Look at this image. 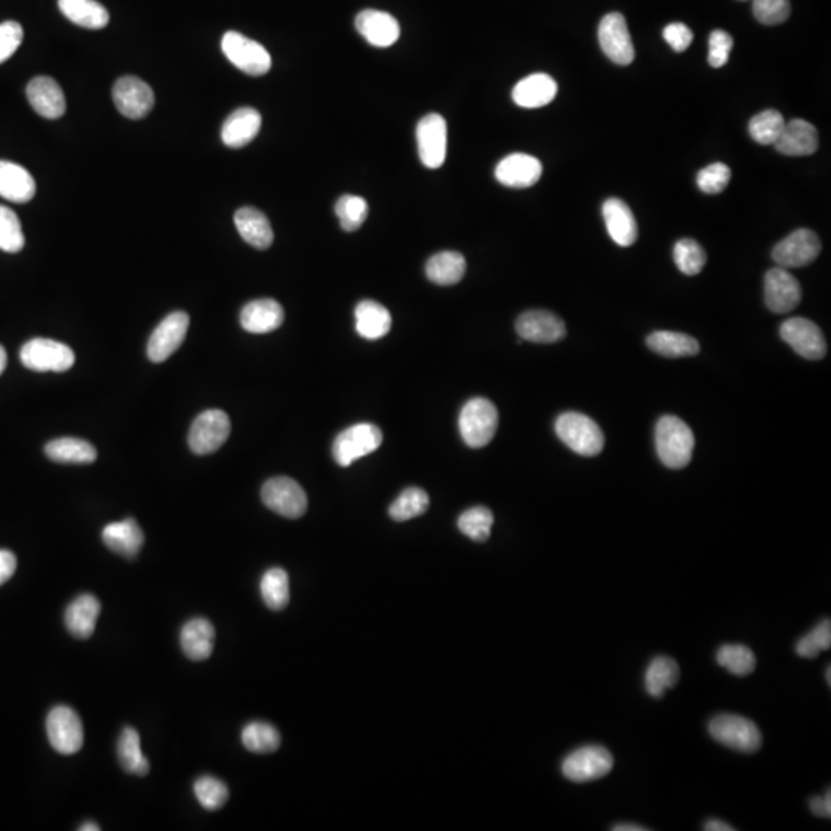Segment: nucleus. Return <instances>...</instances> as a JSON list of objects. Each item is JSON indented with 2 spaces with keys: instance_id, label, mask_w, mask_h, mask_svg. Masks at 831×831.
I'll list each match as a JSON object with an SVG mask.
<instances>
[{
  "instance_id": "6",
  "label": "nucleus",
  "mask_w": 831,
  "mask_h": 831,
  "mask_svg": "<svg viewBox=\"0 0 831 831\" xmlns=\"http://www.w3.org/2000/svg\"><path fill=\"white\" fill-rule=\"evenodd\" d=\"M615 759L610 751L601 745H587L578 748L565 758L562 773L568 781L576 784L604 778L613 770Z\"/></svg>"
},
{
  "instance_id": "44",
  "label": "nucleus",
  "mask_w": 831,
  "mask_h": 831,
  "mask_svg": "<svg viewBox=\"0 0 831 831\" xmlns=\"http://www.w3.org/2000/svg\"><path fill=\"white\" fill-rule=\"evenodd\" d=\"M430 507V498L422 488L411 487L402 491L399 498L391 504L390 516L394 521L404 522L418 518Z\"/></svg>"
},
{
  "instance_id": "7",
  "label": "nucleus",
  "mask_w": 831,
  "mask_h": 831,
  "mask_svg": "<svg viewBox=\"0 0 831 831\" xmlns=\"http://www.w3.org/2000/svg\"><path fill=\"white\" fill-rule=\"evenodd\" d=\"M381 428L373 424H356L342 431L334 439L333 458L341 467H350L353 462L365 458L382 445Z\"/></svg>"
},
{
  "instance_id": "13",
  "label": "nucleus",
  "mask_w": 831,
  "mask_h": 831,
  "mask_svg": "<svg viewBox=\"0 0 831 831\" xmlns=\"http://www.w3.org/2000/svg\"><path fill=\"white\" fill-rule=\"evenodd\" d=\"M599 45L611 62L621 67L633 64L635 47L631 42L627 22L621 13H610L602 19L598 30Z\"/></svg>"
},
{
  "instance_id": "47",
  "label": "nucleus",
  "mask_w": 831,
  "mask_h": 831,
  "mask_svg": "<svg viewBox=\"0 0 831 831\" xmlns=\"http://www.w3.org/2000/svg\"><path fill=\"white\" fill-rule=\"evenodd\" d=\"M676 265L687 276H696L707 264V254L695 239H681L673 250Z\"/></svg>"
},
{
  "instance_id": "23",
  "label": "nucleus",
  "mask_w": 831,
  "mask_h": 831,
  "mask_svg": "<svg viewBox=\"0 0 831 831\" xmlns=\"http://www.w3.org/2000/svg\"><path fill=\"white\" fill-rule=\"evenodd\" d=\"M608 234L619 247H631L638 241V224L635 214L624 201L618 197L607 199L602 205Z\"/></svg>"
},
{
  "instance_id": "19",
  "label": "nucleus",
  "mask_w": 831,
  "mask_h": 831,
  "mask_svg": "<svg viewBox=\"0 0 831 831\" xmlns=\"http://www.w3.org/2000/svg\"><path fill=\"white\" fill-rule=\"evenodd\" d=\"M516 331L524 341L534 344H554L567 334L564 321L545 310H531L521 314L516 321Z\"/></svg>"
},
{
  "instance_id": "62",
  "label": "nucleus",
  "mask_w": 831,
  "mask_h": 831,
  "mask_svg": "<svg viewBox=\"0 0 831 831\" xmlns=\"http://www.w3.org/2000/svg\"><path fill=\"white\" fill-rule=\"evenodd\" d=\"M830 676H831V667H828L827 668V682H828V684H831Z\"/></svg>"
},
{
  "instance_id": "49",
  "label": "nucleus",
  "mask_w": 831,
  "mask_h": 831,
  "mask_svg": "<svg viewBox=\"0 0 831 831\" xmlns=\"http://www.w3.org/2000/svg\"><path fill=\"white\" fill-rule=\"evenodd\" d=\"M194 795L205 810L216 811L224 807L230 791L227 785L213 776H202L194 782Z\"/></svg>"
},
{
  "instance_id": "8",
  "label": "nucleus",
  "mask_w": 831,
  "mask_h": 831,
  "mask_svg": "<svg viewBox=\"0 0 831 831\" xmlns=\"http://www.w3.org/2000/svg\"><path fill=\"white\" fill-rule=\"evenodd\" d=\"M21 361L28 370L54 371L64 373L70 370L76 362L74 351L62 342L53 339H31L22 347Z\"/></svg>"
},
{
  "instance_id": "21",
  "label": "nucleus",
  "mask_w": 831,
  "mask_h": 831,
  "mask_svg": "<svg viewBox=\"0 0 831 831\" xmlns=\"http://www.w3.org/2000/svg\"><path fill=\"white\" fill-rule=\"evenodd\" d=\"M31 107L45 119H59L67 111V101L61 85L47 76L34 77L27 87Z\"/></svg>"
},
{
  "instance_id": "9",
  "label": "nucleus",
  "mask_w": 831,
  "mask_h": 831,
  "mask_svg": "<svg viewBox=\"0 0 831 831\" xmlns=\"http://www.w3.org/2000/svg\"><path fill=\"white\" fill-rule=\"evenodd\" d=\"M231 422L222 410H207L197 416L188 433V445L199 456L216 453L230 438Z\"/></svg>"
},
{
  "instance_id": "52",
  "label": "nucleus",
  "mask_w": 831,
  "mask_h": 831,
  "mask_svg": "<svg viewBox=\"0 0 831 831\" xmlns=\"http://www.w3.org/2000/svg\"><path fill=\"white\" fill-rule=\"evenodd\" d=\"M753 13L761 24H784L790 17V0H753Z\"/></svg>"
},
{
  "instance_id": "37",
  "label": "nucleus",
  "mask_w": 831,
  "mask_h": 831,
  "mask_svg": "<svg viewBox=\"0 0 831 831\" xmlns=\"http://www.w3.org/2000/svg\"><path fill=\"white\" fill-rule=\"evenodd\" d=\"M647 345L665 358H688L696 356L701 350L695 338L676 331H656L648 336Z\"/></svg>"
},
{
  "instance_id": "27",
  "label": "nucleus",
  "mask_w": 831,
  "mask_h": 831,
  "mask_svg": "<svg viewBox=\"0 0 831 831\" xmlns=\"http://www.w3.org/2000/svg\"><path fill=\"white\" fill-rule=\"evenodd\" d=\"M556 94L558 84L553 77L545 73H534L516 84L511 97L518 107L541 108L553 102Z\"/></svg>"
},
{
  "instance_id": "48",
  "label": "nucleus",
  "mask_w": 831,
  "mask_h": 831,
  "mask_svg": "<svg viewBox=\"0 0 831 831\" xmlns=\"http://www.w3.org/2000/svg\"><path fill=\"white\" fill-rule=\"evenodd\" d=\"M25 247V236L19 217L10 208L0 205V250L19 253Z\"/></svg>"
},
{
  "instance_id": "22",
  "label": "nucleus",
  "mask_w": 831,
  "mask_h": 831,
  "mask_svg": "<svg viewBox=\"0 0 831 831\" xmlns=\"http://www.w3.org/2000/svg\"><path fill=\"white\" fill-rule=\"evenodd\" d=\"M356 28L368 44L378 48L391 47L401 36L399 22L385 11H361L356 17Z\"/></svg>"
},
{
  "instance_id": "4",
  "label": "nucleus",
  "mask_w": 831,
  "mask_h": 831,
  "mask_svg": "<svg viewBox=\"0 0 831 831\" xmlns=\"http://www.w3.org/2000/svg\"><path fill=\"white\" fill-rule=\"evenodd\" d=\"M708 731L716 742L741 753H756L762 745L758 725L744 716H715L708 724Z\"/></svg>"
},
{
  "instance_id": "55",
  "label": "nucleus",
  "mask_w": 831,
  "mask_h": 831,
  "mask_svg": "<svg viewBox=\"0 0 831 831\" xmlns=\"http://www.w3.org/2000/svg\"><path fill=\"white\" fill-rule=\"evenodd\" d=\"M664 39L676 53H684L693 42V31L681 22H673L664 28Z\"/></svg>"
},
{
  "instance_id": "46",
  "label": "nucleus",
  "mask_w": 831,
  "mask_h": 831,
  "mask_svg": "<svg viewBox=\"0 0 831 831\" xmlns=\"http://www.w3.org/2000/svg\"><path fill=\"white\" fill-rule=\"evenodd\" d=\"M334 211L341 222V227L351 233V231L359 230L367 221L368 204L364 197L345 194L339 197Z\"/></svg>"
},
{
  "instance_id": "28",
  "label": "nucleus",
  "mask_w": 831,
  "mask_h": 831,
  "mask_svg": "<svg viewBox=\"0 0 831 831\" xmlns=\"http://www.w3.org/2000/svg\"><path fill=\"white\" fill-rule=\"evenodd\" d=\"M102 541L114 553L133 559L144 547L145 536L139 524L133 518H127L108 524L102 530Z\"/></svg>"
},
{
  "instance_id": "58",
  "label": "nucleus",
  "mask_w": 831,
  "mask_h": 831,
  "mask_svg": "<svg viewBox=\"0 0 831 831\" xmlns=\"http://www.w3.org/2000/svg\"><path fill=\"white\" fill-rule=\"evenodd\" d=\"M704 830L707 831H733L735 828L728 825L727 822L718 821V819H710L705 822Z\"/></svg>"
},
{
  "instance_id": "35",
  "label": "nucleus",
  "mask_w": 831,
  "mask_h": 831,
  "mask_svg": "<svg viewBox=\"0 0 831 831\" xmlns=\"http://www.w3.org/2000/svg\"><path fill=\"white\" fill-rule=\"evenodd\" d=\"M467 271L465 257L458 251H442L430 257L425 267L428 279L433 284L450 287L459 284Z\"/></svg>"
},
{
  "instance_id": "41",
  "label": "nucleus",
  "mask_w": 831,
  "mask_h": 831,
  "mask_svg": "<svg viewBox=\"0 0 831 831\" xmlns=\"http://www.w3.org/2000/svg\"><path fill=\"white\" fill-rule=\"evenodd\" d=\"M242 744L251 753L265 755L281 747V735L267 722H250L242 730Z\"/></svg>"
},
{
  "instance_id": "31",
  "label": "nucleus",
  "mask_w": 831,
  "mask_h": 831,
  "mask_svg": "<svg viewBox=\"0 0 831 831\" xmlns=\"http://www.w3.org/2000/svg\"><path fill=\"white\" fill-rule=\"evenodd\" d=\"M36 194V182L22 165L0 161V196L14 204H27Z\"/></svg>"
},
{
  "instance_id": "12",
  "label": "nucleus",
  "mask_w": 831,
  "mask_h": 831,
  "mask_svg": "<svg viewBox=\"0 0 831 831\" xmlns=\"http://www.w3.org/2000/svg\"><path fill=\"white\" fill-rule=\"evenodd\" d=\"M821 241H819L818 234L815 231L801 228L791 233L790 236L785 237L784 241L779 242L773 248V261L778 264V267L785 268H802L810 265L811 262L816 261V257L821 253Z\"/></svg>"
},
{
  "instance_id": "14",
  "label": "nucleus",
  "mask_w": 831,
  "mask_h": 831,
  "mask_svg": "<svg viewBox=\"0 0 831 831\" xmlns=\"http://www.w3.org/2000/svg\"><path fill=\"white\" fill-rule=\"evenodd\" d=\"M113 101L122 116L137 121L153 110L156 96L147 82L139 77L125 76L114 84Z\"/></svg>"
},
{
  "instance_id": "5",
  "label": "nucleus",
  "mask_w": 831,
  "mask_h": 831,
  "mask_svg": "<svg viewBox=\"0 0 831 831\" xmlns=\"http://www.w3.org/2000/svg\"><path fill=\"white\" fill-rule=\"evenodd\" d=\"M222 51L228 61L248 76H264L271 70V56L264 45L237 31H227L222 37Z\"/></svg>"
},
{
  "instance_id": "15",
  "label": "nucleus",
  "mask_w": 831,
  "mask_h": 831,
  "mask_svg": "<svg viewBox=\"0 0 831 831\" xmlns=\"http://www.w3.org/2000/svg\"><path fill=\"white\" fill-rule=\"evenodd\" d=\"M190 327V316L184 311H174L157 325L148 341V359L156 364L167 361L174 351L179 350Z\"/></svg>"
},
{
  "instance_id": "42",
  "label": "nucleus",
  "mask_w": 831,
  "mask_h": 831,
  "mask_svg": "<svg viewBox=\"0 0 831 831\" xmlns=\"http://www.w3.org/2000/svg\"><path fill=\"white\" fill-rule=\"evenodd\" d=\"M716 661L725 670L730 671L731 675L739 676V678L751 675L756 668L755 653L745 645H722L716 655Z\"/></svg>"
},
{
  "instance_id": "25",
  "label": "nucleus",
  "mask_w": 831,
  "mask_h": 831,
  "mask_svg": "<svg viewBox=\"0 0 831 831\" xmlns=\"http://www.w3.org/2000/svg\"><path fill=\"white\" fill-rule=\"evenodd\" d=\"M262 127V116L251 107L237 108L222 125L221 137L227 147L242 148L253 142Z\"/></svg>"
},
{
  "instance_id": "18",
  "label": "nucleus",
  "mask_w": 831,
  "mask_h": 831,
  "mask_svg": "<svg viewBox=\"0 0 831 831\" xmlns=\"http://www.w3.org/2000/svg\"><path fill=\"white\" fill-rule=\"evenodd\" d=\"M802 301V288L793 274L782 267L771 268L765 276V302L773 313L795 310Z\"/></svg>"
},
{
  "instance_id": "24",
  "label": "nucleus",
  "mask_w": 831,
  "mask_h": 831,
  "mask_svg": "<svg viewBox=\"0 0 831 831\" xmlns=\"http://www.w3.org/2000/svg\"><path fill=\"white\" fill-rule=\"evenodd\" d=\"M776 150L785 156L801 157L816 153L819 148V134L815 125L804 119H793L785 124L775 144Z\"/></svg>"
},
{
  "instance_id": "26",
  "label": "nucleus",
  "mask_w": 831,
  "mask_h": 831,
  "mask_svg": "<svg viewBox=\"0 0 831 831\" xmlns=\"http://www.w3.org/2000/svg\"><path fill=\"white\" fill-rule=\"evenodd\" d=\"M284 308L274 299L248 302L241 311V325L253 334L271 333L284 324Z\"/></svg>"
},
{
  "instance_id": "10",
  "label": "nucleus",
  "mask_w": 831,
  "mask_h": 831,
  "mask_svg": "<svg viewBox=\"0 0 831 831\" xmlns=\"http://www.w3.org/2000/svg\"><path fill=\"white\" fill-rule=\"evenodd\" d=\"M47 733L51 747L61 755H74L84 745V727L73 708L57 705L47 718Z\"/></svg>"
},
{
  "instance_id": "43",
  "label": "nucleus",
  "mask_w": 831,
  "mask_h": 831,
  "mask_svg": "<svg viewBox=\"0 0 831 831\" xmlns=\"http://www.w3.org/2000/svg\"><path fill=\"white\" fill-rule=\"evenodd\" d=\"M784 116L776 110H765L751 117L748 131L759 145H775L784 130Z\"/></svg>"
},
{
  "instance_id": "2",
  "label": "nucleus",
  "mask_w": 831,
  "mask_h": 831,
  "mask_svg": "<svg viewBox=\"0 0 831 831\" xmlns=\"http://www.w3.org/2000/svg\"><path fill=\"white\" fill-rule=\"evenodd\" d=\"M556 434L568 448L581 456H598L604 450L605 438L601 427L582 413H564L556 421Z\"/></svg>"
},
{
  "instance_id": "36",
  "label": "nucleus",
  "mask_w": 831,
  "mask_h": 831,
  "mask_svg": "<svg viewBox=\"0 0 831 831\" xmlns=\"http://www.w3.org/2000/svg\"><path fill=\"white\" fill-rule=\"evenodd\" d=\"M45 454L59 464H93L97 451L90 442L77 438H59L48 442Z\"/></svg>"
},
{
  "instance_id": "39",
  "label": "nucleus",
  "mask_w": 831,
  "mask_h": 831,
  "mask_svg": "<svg viewBox=\"0 0 831 831\" xmlns=\"http://www.w3.org/2000/svg\"><path fill=\"white\" fill-rule=\"evenodd\" d=\"M117 758L122 768L131 775L147 776L150 771V762L142 753L141 736L133 727H125L122 731L117 742Z\"/></svg>"
},
{
  "instance_id": "30",
  "label": "nucleus",
  "mask_w": 831,
  "mask_h": 831,
  "mask_svg": "<svg viewBox=\"0 0 831 831\" xmlns=\"http://www.w3.org/2000/svg\"><path fill=\"white\" fill-rule=\"evenodd\" d=\"M234 224L247 244L257 250H268L273 244L274 233L268 217L253 207H244L234 214Z\"/></svg>"
},
{
  "instance_id": "3",
  "label": "nucleus",
  "mask_w": 831,
  "mask_h": 831,
  "mask_svg": "<svg viewBox=\"0 0 831 831\" xmlns=\"http://www.w3.org/2000/svg\"><path fill=\"white\" fill-rule=\"evenodd\" d=\"M498 408L484 398H474L462 407L459 414V431L470 448H482L493 441L498 430Z\"/></svg>"
},
{
  "instance_id": "60",
  "label": "nucleus",
  "mask_w": 831,
  "mask_h": 831,
  "mask_svg": "<svg viewBox=\"0 0 831 831\" xmlns=\"http://www.w3.org/2000/svg\"><path fill=\"white\" fill-rule=\"evenodd\" d=\"M7 362V351H5V348L0 345V374L4 373L5 368H7Z\"/></svg>"
},
{
  "instance_id": "51",
  "label": "nucleus",
  "mask_w": 831,
  "mask_h": 831,
  "mask_svg": "<svg viewBox=\"0 0 831 831\" xmlns=\"http://www.w3.org/2000/svg\"><path fill=\"white\" fill-rule=\"evenodd\" d=\"M731 179L730 168L721 162L702 168L696 177L698 187L707 194H719L728 187Z\"/></svg>"
},
{
  "instance_id": "61",
  "label": "nucleus",
  "mask_w": 831,
  "mask_h": 831,
  "mask_svg": "<svg viewBox=\"0 0 831 831\" xmlns=\"http://www.w3.org/2000/svg\"><path fill=\"white\" fill-rule=\"evenodd\" d=\"M79 830H82V831H97V830H101V828L97 827V825L94 824V822H87V824L81 825V827H79Z\"/></svg>"
},
{
  "instance_id": "34",
  "label": "nucleus",
  "mask_w": 831,
  "mask_h": 831,
  "mask_svg": "<svg viewBox=\"0 0 831 831\" xmlns=\"http://www.w3.org/2000/svg\"><path fill=\"white\" fill-rule=\"evenodd\" d=\"M59 10L68 21L88 30H102L110 22V14L97 0H59Z\"/></svg>"
},
{
  "instance_id": "57",
  "label": "nucleus",
  "mask_w": 831,
  "mask_h": 831,
  "mask_svg": "<svg viewBox=\"0 0 831 831\" xmlns=\"http://www.w3.org/2000/svg\"><path fill=\"white\" fill-rule=\"evenodd\" d=\"M810 810L813 811V815L819 816V818H831V791L827 790V793L822 796H816V798L810 799Z\"/></svg>"
},
{
  "instance_id": "54",
  "label": "nucleus",
  "mask_w": 831,
  "mask_h": 831,
  "mask_svg": "<svg viewBox=\"0 0 831 831\" xmlns=\"http://www.w3.org/2000/svg\"><path fill=\"white\" fill-rule=\"evenodd\" d=\"M24 41L22 25L14 21L0 24V65L7 62Z\"/></svg>"
},
{
  "instance_id": "16",
  "label": "nucleus",
  "mask_w": 831,
  "mask_h": 831,
  "mask_svg": "<svg viewBox=\"0 0 831 831\" xmlns=\"http://www.w3.org/2000/svg\"><path fill=\"white\" fill-rule=\"evenodd\" d=\"M447 122L441 114L431 113L422 117L416 130L419 157L431 170L441 168L447 157Z\"/></svg>"
},
{
  "instance_id": "38",
  "label": "nucleus",
  "mask_w": 831,
  "mask_h": 831,
  "mask_svg": "<svg viewBox=\"0 0 831 831\" xmlns=\"http://www.w3.org/2000/svg\"><path fill=\"white\" fill-rule=\"evenodd\" d=\"M679 676H681V671L675 659L658 656L650 662L645 671V690L653 698H662L665 691L678 684Z\"/></svg>"
},
{
  "instance_id": "50",
  "label": "nucleus",
  "mask_w": 831,
  "mask_h": 831,
  "mask_svg": "<svg viewBox=\"0 0 831 831\" xmlns=\"http://www.w3.org/2000/svg\"><path fill=\"white\" fill-rule=\"evenodd\" d=\"M831 647V621L824 619L819 622L813 630L799 639L796 644V653L804 659L818 658L821 651L830 650Z\"/></svg>"
},
{
  "instance_id": "20",
  "label": "nucleus",
  "mask_w": 831,
  "mask_h": 831,
  "mask_svg": "<svg viewBox=\"0 0 831 831\" xmlns=\"http://www.w3.org/2000/svg\"><path fill=\"white\" fill-rule=\"evenodd\" d=\"M499 184L508 188H530L538 184L542 176V164L538 157L525 153H513L504 157L494 170Z\"/></svg>"
},
{
  "instance_id": "32",
  "label": "nucleus",
  "mask_w": 831,
  "mask_h": 831,
  "mask_svg": "<svg viewBox=\"0 0 831 831\" xmlns=\"http://www.w3.org/2000/svg\"><path fill=\"white\" fill-rule=\"evenodd\" d=\"M214 639H216V631L207 619L194 618L182 627V650L191 661H205L210 658L213 653Z\"/></svg>"
},
{
  "instance_id": "40",
  "label": "nucleus",
  "mask_w": 831,
  "mask_h": 831,
  "mask_svg": "<svg viewBox=\"0 0 831 831\" xmlns=\"http://www.w3.org/2000/svg\"><path fill=\"white\" fill-rule=\"evenodd\" d=\"M261 595L271 610H284L290 602V579L284 568H270L262 576Z\"/></svg>"
},
{
  "instance_id": "53",
  "label": "nucleus",
  "mask_w": 831,
  "mask_h": 831,
  "mask_svg": "<svg viewBox=\"0 0 831 831\" xmlns=\"http://www.w3.org/2000/svg\"><path fill=\"white\" fill-rule=\"evenodd\" d=\"M733 50V37L722 30H715L708 39V64L713 68H722L727 65L730 53Z\"/></svg>"
},
{
  "instance_id": "17",
  "label": "nucleus",
  "mask_w": 831,
  "mask_h": 831,
  "mask_svg": "<svg viewBox=\"0 0 831 831\" xmlns=\"http://www.w3.org/2000/svg\"><path fill=\"white\" fill-rule=\"evenodd\" d=\"M781 336L799 356L808 361H819L827 354V344L821 328L808 319H788L781 325Z\"/></svg>"
},
{
  "instance_id": "33",
  "label": "nucleus",
  "mask_w": 831,
  "mask_h": 831,
  "mask_svg": "<svg viewBox=\"0 0 831 831\" xmlns=\"http://www.w3.org/2000/svg\"><path fill=\"white\" fill-rule=\"evenodd\" d=\"M354 318H356V330L359 336L368 341H378L387 336L393 324L390 311L384 305L374 301L359 302L354 310Z\"/></svg>"
},
{
  "instance_id": "1",
  "label": "nucleus",
  "mask_w": 831,
  "mask_h": 831,
  "mask_svg": "<svg viewBox=\"0 0 831 831\" xmlns=\"http://www.w3.org/2000/svg\"><path fill=\"white\" fill-rule=\"evenodd\" d=\"M695 434L682 419L664 416L656 425V450L665 467L681 470L690 464Z\"/></svg>"
},
{
  "instance_id": "59",
  "label": "nucleus",
  "mask_w": 831,
  "mask_h": 831,
  "mask_svg": "<svg viewBox=\"0 0 831 831\" xmlns=\"http://www.w3.org/2000/svg\"><path fill=\"white\" fill-rule=\"evenodd\" d=\"M613 830H615V831H645V830H648V828L641 827V825H636V824H616L615 827H613Z\"/></svg>"
},
{
  "instance_id": "56",
  "label": "nucleus",
  "mask_w": 831,
  "mask_h": 831,
  "mask_svg": "<svg viewBox=\"0 0 831 831\" xmlns=\"http://www.w3.org/2000/svg\"><path fill=\"white\" fill-rule=\"evenodd\" d=\"M17 559L11 551L0 550V585L10 581L16 571Z\"/></svg>"
},
{
  "instance_id": "11",
  "label": "nucleus",
  "mask_w": 831,
  "mask_h": 831,
  "mask_svg": "<svg viewBox=\"0 0 831 831\" xmlns=\"http://www.w3.org/2000/svg\"><path fill=\"white\" fill-rule=\"evenodd\" d=\"M262 501L271 511L288 519L302 518L308 508L304 488L294 479L285 476L265 482L262 487Z\"/></svg>"
},
{
  "instance_id": "45",
  "label": "nucleus",
  "mask_w": 831,
  "mask_h": 831,
  "mask_svg": "<svg viewBox=\"0 0 831 831\" xmlns=\"http://www.w3.org/2000/svg\"><path fill=\"white\" fill-rule=\"evenodd\" d=\"M494 516L487 507H473L459 516L458 527L461 533L474 542H485L490 538Z\"/></svg>"
},
{
  "instance_id": "29",
  "label": "nucleus",
  "mask_w": 831,
  "mask_h": 831,
  "mask_svg": "<svg viewBox=\"0 0 831 831\" xmlns=\"http://www.w3.org/2000/svg\"><path fill=\"white\" fill-rule=\"evenodd\" d=\"M101 602L96 596L85 595L77 596L65 611V625L67 630L76 639L91 638L94 630H96V622L101 616Z\"/></svg>"
}]
</instances>
